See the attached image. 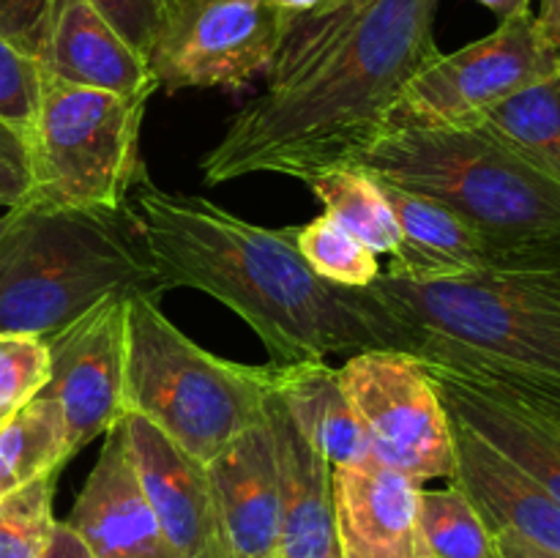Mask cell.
I'll use <instances>...</instances> for the list:
<instances>
[{"label":"cell","mask_w":560,"mask_h":558,"mask_svg":"<svg viewBox=\"0 0 560 558\" xmlns=\"http://www.w3.org/2000/svg\"><path fill=\"white\" fill-rule=\"evenodd\" d=\"M441 0H331L288 16L266 88L200 159L206 184L315 181L383 135L408 82L441 55Z\"/></svg>","instance_id":"obj_1"},{"label":"cell","mask_w":560,"mask_h":558,"mask_svg":"<svg viewBox=\"0 0 560 558\" xmlns=\"http://www.w3.org/2000/svg\"><path fill=\"white\" fill-rule=\"evenodd\" d=\"M164 290L191 288L235 312L271 364L366 350L413 353V337L372 288H339L312 271L299 228H262L197 195L142 181L131 206Z\"/></svg>","instance_id":"obj_2"},{"label":"cell","mask_w":560,"mask_h":558,"mask_svg":"<svg viewBox=\"0 0 560 558\" xmlns=\"http://www.w3.org/2000/svg\"><path fill=\"white\" fill-rule=\"evenodd\" d=\"M421 361L560 386V235L512 246L498 266L432 282L381 271L370 284Z\"/></svg>","instance_id":"obj_3"},{"label":"cell","mask_w":560,"mask_h":558,"mask_svg":"<svg viewBox=\"0 0 560 558\" xmlns=\"http://www.w3.org/2000/svg\"><path fill=\"white\" fill-rule=\"evenodd\" d=\"M115 293H164L131 206L9 208L0 235V334L47 339Z\"/></svg>","instance_id":"obj_4"},{"label":"cell","mask_w":560,"mask_h":558,"mask_svg":"<svg viewBox=\"0 0 560 558\" xmlns=\"http://www.w3.org/2000/svg\"><path fill=\"white\" fill-rule=\"evenodd\" d=\"M348 167L448 208L498 244L560 235V184L474 120L394 126Z\"/></svg>","instance_id":"obj_5"},{"label":"cell","mask_w":560,"mask_h":558,"mask_svg":"<svg viewBox=\"0 0 560 558\" xmlns=\"http://www.w3.org/2000/svg\"><path fill=\"white\" fill-rule=\"evenodd\" d=\"M126 321V414L145 419L202 465L266 421L277 367L238 364L200 348L164 315L156 295H129Z\"/></svg>","instance_id":"obj_6"},{"label":"cell","mask_w":560,"mask_h":558,"mask_svg":"<svg viewBox=\"0 0 560 558\" xmlns=\"http://www.w3.org/2000/svg\"><path fill=\"white\" fill-rule=\"evenodd\" d=\"M151 96L74 88L44 74L42 104L33 120V208H126L129 191L148 181L140 129Z\"/></svg>","instance_id":"obj_7"},{"label":"cell","mask_w":560,"mask_h":558,"mask_svg":"<svg viewBox=\"0 0 560 558\" xmlns=\"http://www.w3.org/2000/svg\"><path fill=\"white\" fill-rule=\"evenodd\" d=\"M558 71L560 53L545 42L534 11L525 9L501 20L490 36L427 63L408 82L386 129L468 124Z\"/></svg>","instance_id":"obj_8"},{"label":"cell","mask_w":560,"mask_h":558,"mask_svg":"<svg viewBox=\"0 0 560 558\" xmlns=\"http://www.w3.org/2000/svg\"><path fill=\"white\" fill-rule=\"evenodd\" d=\"M339 377L377 463L419 485L452 479V416L416 356L366 350L350 356Z\"/></svg>","instance_id":"obj_9"},{"label":"cell","mask_w":560,"mask_h":558,"mask_svg":"<svg viewBox=\"0 0 560 558\" xmlns=\"http://www.w3.org/2000/svg\"><path fill=\"white\" fill-rule=\"evenodd\" d=\"M288 27L268 0H167L148 53L159 88H244L266 74Z\"/></svg>","instance_id":"obj_10"},{"label":"cell","mask_w":560,"mask_h":558,"mask_svg":"<svg viewBox=\"0 0 560 558\" xmlns=\"http://www.w3.org/2000/svg\"><path fill=\"white\" fill-rule=\"evenodd\" d=\"M129 293H115L47 337L49 383L58 403L69 460L126 416V337Z\"/></svg>","instance_id":"obj_11"},{"label":"cell","mask_w":560,"mask_h":558,"mask_svg":"<svg viewBox=\"0 0 560 558\" xmlns=\"http://www.w3.org/2000/svg\"><path fill=\"white\" fill-rule=\"evenodd\" d=\"M131 463L173 558H230L208 468L135 414L124 416Z\"/></svg>","instance_id":"obj_12"},{"label":"cell","mask_w":560,"mask_h":558,"mask_svg":"<svg viewBox=\"0 0 560 558\" xmlns=\"http://www.w3.org/2000/svg\"><path fill=\"white\" fill-rule=\"evenodd\" d=\"M421 361V359H419ZM454 419L560 501V427L474 370L421 361Z\"/></svg>","instance_id":"obj_13"},{"label":"cell","mask_w":560,"mask_h":558,"mask_svg":"<svg viewBox=\"0 0 560 558\" xmlns=\"http://www.w3.org/2000/svg\"><path fill=\"white\" fill-rule=\"evenodd\" d=\"M66 525L93 558H173L137 479L124 419L104 435Z\"/></svg>","instance_id":"obj_14"},{"label":"cell","mask_w":560,"mask_h":558,"mask_svg":"<svg viewBox=\"0 0 560 558\" xmlns=\"http://www.w3.org/2000/svg\"><path fill=\"white\" fill-rule=\"evenodd\" d=\"M421 485L375 457L334 468L339 558H430L419 528Z\"/></svg>","instance_id":"obj_15"},{"label":"cell","mask_w":560,"mask_h":558,"mask_svg":"<svg viewBox=\"0 0 560 558\" xmlns=\"http://www.w3.org/2000/svg\"><path fill=\"white\" fill-rule=\"evenodd\" d=\"M206 468L230 558H279L282 498L268 419L241 432Z\"/></svg>","instance_id":"obj_16"},{"label":"cell","mask_w":560,"mask_h":558,"mask_svg":"<svg viewBox=\"0 0 560 558\" xmlns=\"http://www.w3.org/2000/svg\"><path fill=\"white\" fill-rule=\"evenodd\" d=\"M452 438L454 470L448 481L474 501L492 534L512 531L560 556V501L454 416Z\"/></svg>","instance_id":"obj_17"},{"label":"cell","mask_w":560,"mask_h":558,"mask_svg":"<svg viewBox=\"0 0 560 558\" xmlns=\"http://www.w3.org/2000/svg\"><path fill=\"white\" fill-rule=\"evenodd\" d=\"M266 419L277 457L282 534L279 558H339L334 534V468L290 419L277 397H268Z\"/></svg>","instance_id":"obj_18"},{"label":"cell","mask_w":560,"mask_h":558,"mask_svg":"<svg viewBox=\"0 0 560 558\" xmlns=\"http://www.w3.org/2000/svg\"><path fill=\"white\" fill-rule=\"evenodd\" d=\"M42 66L52 80L115 96L159 91L148 60L88 0H58Z\"/></svg>","instance_id":"obj_19"},{"label":"cell","mask_w":560,"mask_h":558,"mask_svg":"<svg viewBox=\"0 0 560 558\" xmlns=\"http://www.w3.org/2000/svg\"><path fill=\"white\" fill-rule=\"evenodd\" d=\"M383 191L399 224V244L392 252V266L386 268L394 277L410 282L465 277L498 266L514 246L490 241L457 213L427 197L388 186H383Z\"/></svg>","instance_id":"obj_20"},{"label":"cell","mask_w":560,"mask_h":558,"mask_svg":"<svg viewBox=\"0 0 560 558\" xmlns=\"http://www.w3.org/2000/svg\"><path fill=\"white\" fill-rule=\"evenodd\" d=\"M277 397L331 468L372 460L370 441L345 394L339 367H328V361L277 367Z\"/></svg>","instance_id":"obj_21"},{"label":"cell","mask_w":560,"mask_h":558,"mask_svg":"<svg viewBox=\"0 0 560 558\" xmlns=\"http://www.w3.org/2000/svg\"><path fill=\"white\" fill-rule=\"evenodd\" d=\"M470 124V120H468ZM560 184V71L474 118Z\"/></svg>","instance_id":"obj_22"},{"label":"cell","mask_w":560,"mask_h":558,"mask_svg":"<svg viewBox=\"0 0 560 558\" xmlns=\"http://www.w3.org/2000/svg\"><path fill=\"white\" fill-rule=\"evenodd\" d=\"M66 460L63 416L47 392H38L0 421V498L60 470Z\"/></svg>","instance_id":"obj_23"},{"label":"cell","mask_w":560,"mask_h":558,"mask_svg":"<svg viewBox=\"0 0 560 558\" xmlns=\"http://www.w3.org/2000/svg\"><path fill=\"white\" fill-rule=\"evenodd\" d=\"M328 217L364 241L375 255H392L399 244V224L381 184L359 167H337L310 181Z\"/></svg>","instance_id":"obj_24"},{"label":"cell","mask_w":560,"mask_h":558,"mask_svg":"<svg viewBox=\"0 0 560 558\" xmlns=\"http://www.w3.org/2000/svg\"><path fill=\"white\" fill-rule=\"evenodd\" d=\"M419 528L430 558H501L495 534L457 485L421 490Z\"/></svg>","instance_id":"obj_25"},{"label":"cell","mask_w":560,"mask_h":558,"mask_svg":"<svg viewBox=\"0 0 560 558\" xmlns=\"http://www.w3.org/2000/svg\"><path fill=\"white\" fill-rule=\"evenodd\" d=\"M299 252L310 263L312 271L339 288H370L381 277V260L375 252L355 239L326 211L310 224L299 228Z\"/></svg>","instance_id":"obj_26"},{"label":"cell","mask_w":560,"mask_h":558,"mask_svg":"<svg viewBox=\"0 0 560 558\" xmlns=\"http://www.w3.org/2000/svg\"><path fill=\"white\" fill-rule=\"evenodd\" d=\"M58 470L0 498V558H42L58 525L52 514Z\"/></svg>","instance_id":"obj_27"},{"label":"cell","mask_w":560,"mask_h":558,"mask_svg":"<svg viewBox=\"0 0 560 558\" xmlns=\"http://www.w3.org/2000/svg\"><path fill=\"white\" fill-rule=\"evenodd\" d=\"M49 383V345L33 334H0V416L31 403Z\"/></svg>","instance_id":"obj_28"},{"label":"cell","mask_w":560,"mask_h":558,"mask_svg":"<svg viewBox=\"0 0 560 558\" xmlns=\"http://www.w3.org/2000/svg\"><path fill=\"white\" fill-rule=\"evenodd\" d=\"M44 91V66L0 36V120L31 137Z\"/></svg>","instance_id":"obj_29"},{"label":"cell","mask_w":560,"mask_h":558,"mask_svg":"<svg viewBox=\"0 0 560 558\" xmlns=\"http://www.w3.org/2000/svg\"><path fill=\"white\" fill-rule=\"evenodd\" d=\"M58 0H0V36L42 60Z\"/></svg>","instance_id":"obj_30"},{"label":"cell","mask_w":560,"mask_h":558,"mask_svg":"<svg viewBox=\"0 0 560 558\" xmlns=\"http://www.w3.org/2000/svg\"><path fill=\"white\" fill-rule=\"evenodd\" d=\"M88 3L148 60L167 0H88Z\"/></svg>","instance_id":"obj_31"},{"label":"cell","mask_w":560,"mask_h":558,"mask_svg":"<svg viewBox=\"0 0 560 558\" xmlns=\"http://www.w3.org/2000/svg\"><path fill=\"white\" fill-rule=\"evenodd\" d=\"M31 186L27 140L0 120V208H20L31 197Z\"/></svg>","instance_id":"obj_32"},{"label":"cell","mask_w":560,"mask_h":558,"mask_svg":"<svg viewBox=\"0 0 560 558\" xmlns=\"http://www.w3.org/2000/svg\"><path fill=\"white\" fill-rule=\"evenodd\" d=\"M438 364H441V361H438ZM452 367H465V364H452ZM465 370L479 372V375L485 377V381H490L492 386L512 394L514 399H520V403L528 405V408H534L536 414H541L545 419H550L552 425L560 427V386H556V383L530 381V377L509 375V372H495V370H481V367H465Z\"/></svg>","instance_id":"obj_33"},{"label":"cell","mask_w":560,"mask_h":558,"mask_svg":"<svg viewBox=\"0 0 560 558\" xmlns=\"http://www.w3.org/2000/svg\"><path fill=\"white\" fill-rule=\"evenodd\" d=\"M42 558H93V556L88 553V547L82 545L80 536L66 525V520L63 523L58 520V525H55L52 531V539H49L47 550H44Z\"/></svg>","instance_id":"obj_34"},{"label":"cell","mask_w":560,"mask_h":558,"mask_svg":"<svg viewBox=\"0 0 560 558\" xmlns=\"http://www.w3.org/2000/svg\"><path fill=\"white\" fill-rule=\"evenodd\" d=\"M498 556L501 558H560L558 553L541 550V547L530 545V542L520 539L512 531H495Z\"/></svg>","instance_id":"obj_35"},{"label":"cell","mask_w":560,"mask_h":558,"mask_svg":"<svg viewBox=\"0 0 560 558\" xmlns=\"http://www.w3.org/2000/svg\"><path fill=\"white\" fill-rule=\"evenodd\" d=\"M536 25H539L545 42L560 53V0H541L539 11H536Z\"/></svg>","instance_id":"obj_36"},{"label":"cell","mask_w":560,"mask_h":558,"mask_svg":"<svg viewBox=\"0 0 560 558\" xmlns=\"http://www.w3.org/2000/svg\"><path fill=\"white\" fill-rule=\"evenodd\" d=\"M268 3H271L273 9L282 11V14L295 16V14H306V11L320 9V5L331 3V0H268Z\"/></svg>","instance_id":"obj_37"},{"label":"cell","mask_w":560,"mask_h":558,"mask_svg":"<svg viewBox=\"0 0 560 558\" xmlns=\"http://www.w3.org/2000/svg\"><path fill=\"white\" fill-rule=\"evenodd\" d=\"M479 3L487 5L490 11H495L501 20H506V16L520 14V11L530 9V0H479Z\"/></svg>","instance_id":"obj_38"},{"label":"cell","mask_w":560,"mask_h":558,"mask_svg":"<svg viewBox=\"0 0 560 558\" xmlns=\"http://www.w3.org/2000/svg\"><path fill=\"white\" fill-rule=\"evenodd\" d=\"M5 224H9V213H3V217H0V235H3Z\"/></svg>","instance_id":"obj_39"},{"label":"cell","mask_w":560,"mask_h":558,"mask_svg":"<svg viewBox=\"0 0 560 558\" xmlns=\"http://www.w3.org/2000/svg\"><path fill=\"white\" fill-rule=\"evenodd\" d=\"M5 419V416H0V421H3Z\"/></svg>","instance_id":"obj_40"}]
</instances>
